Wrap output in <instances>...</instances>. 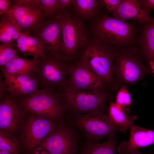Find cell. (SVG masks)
I'll return each mask as SVG.
<instances>
[{"label": "cell", "instance_id": "cell-1", "mask_svg": "<svg viewBox=\"0 0 154 154\" xmlns=\"http://www.w3.org/2000/svg\"><path fill=\"white\" fill-rule=\"evenodd\" d=\"M141 23L124 21L102 10L93 20L89 32L91 37L105 44L119 48L136 45Z\"/></svg>", "mask_w": 154, "mask_h": 154}, {"label": "cell", "instance_id": "cell-2", "mask_svg": "<svg viewBox=\"0 0 154 154\" xmlns=\"http://www.w3.org/2000/svg\"><path fill=\"white\" fill-rule=\"evenodd\" d=\"M148 66L136 45L118 48L113 66L114 91L122 86L133 85L151 73Z\"/></svg>", "mask_w": 154, "mask_h": 154}, {"label": "cell", "instance_id": "cell-3", "mask_svg": "<svg viewBox=\"0 0 154 154\" xmlns=\"http://www.w3.org/2000/svg\"><path fill=\"white\" fill-rule=\"evenodd\" d=\"M118 48L104 44L90 36L80 50L77 59L102 77L114 92L113 66Z\"/></svg>", "mask_w": 154, "mask_h": 154}, {"label": "cell", "instance_id": "cell-4", "mask_svg": "<svg viewBox=\"0 0 154 154\" xmlns=\"http://www.w3.org/2000/svg\"><path fill=\"white\" fill-rule=\"evenodd\" d=\"M110 90L95 91L74 90L66 87L60 92L66 109L76 114L102 112L107 109L106 104L112 100Z\"/></svg>", "mask_w": 154, "mask_h": 154}, {"label": "cell", "instance_id": "cell-5", "mask_svg": "<svg viewBox=\"0 0 154 154\" xmlns=\"http://www.w3.org/2000/svg\"><path fill=\"white\" fill-rule=\"evenodd\" d=\"M59 17L61 24L64 59L71 62L77 59L80 50L88 40L90 35L83 20L72 15L68 10Z\"/></svg>", "mask_w": 154, "mask_h": 154}, {"label": "cell", "instance_id": "cell-6", "mask_svg": "<svg viewBox=\"0 0 154 154\" xmlns=\"http://www.w3.org/2000/svg\"><path fill=\"white\" fill-rule=\"evenodd\" d=\"M19 106L26 112L49 118L61 116L66 109L60 93L42 88L32 94L18 97Z\"/></svg>", "mask_w": 154, "mask_h": 154}, {"label": "cell", "instance_id": "cell-7", "mask_svg": "<svg viewBox=\"0 0 154 154\" xmlns=\"http://www.w3.org/2000/svg\"><path fill=\"white\" fill-rule=\"evenodd\" d=\"M39 59L35 72L38 86L59 92L67 86L70 62L48 54Z\"/></svg>", "mask_w": 154, "mask_h": 154}, {"label": "cell", "instance_id": "cell-8", "mask_svg": "<svg viewBox=\"0 0 154 154\" xmlns=\"http://www.w3.org/2000/svg\"><path fill=\"white\" fill-rule=\"evenodd\" d=\"M61 30V20L59 17H57L47 20L41 19L28 33L38 40L42 47L44 54H51L64 59Z\"/></svg>", "mask_w": 154, "mask_h": 154}, {"label": "cell", "instance_id": "cell-9", "mask_svg": "<svg viewBox=\"0 0 154 154\" xmlns=\"http://www.w3.org/2000/svg\"><path fill=\"white\" fill-rule=\"evenodd\" d=\"M75 125L89 140H97L115 134L119 128L102 112L74 114Z\"/></svg>", "mask_w": 154, "mask_h": 154}, {"label": "cell", "instance_id": "cell-10", "mask_svg": "<svg viewBox=\"0 0 154 154\" xmlns=\"http://www.w3.org/2000/svg\"><path fill=\"white\" fill-rule=\"evenodd\" d=\"M66 87L74 90L112 91L102 77L78 59L69 63Z\"/></svg>", "mask_w": 154, "mask_h": 154}, {"label": "cell", "instance_id": "cell-11", "mask_svg": "<svg viewBox=\"0 0 154 154\" xmlns=\"http://www.w3.org/2000/svg\"><path fill=\"white\" fill-rule=\"evenodd\" d=\"M37 147L53 154H75L77 139L72 129L67 126L56 127Z\"/></svg>", "mask_w": 154, "mask_h": 154}, {"label": "cell", "instance_id": "cell-12", "mask_svg": "<svg viewBox=\"0 0 154 154\" xmlns=\"http://www.w3.org/2000/svg\"><path fill=\"white\" fill-rule=\"evenodd\" d=\"M33 114L24 127L23 142L25 149L31 151L56 127L50 119Z\"/></svg>", "mask_w": 154, "mask_h": 154}, {"label": "cell", "instance_id": "cell-13", "mask_svg": "<svg viewBox=\"0 0 154 154\" xmlns=\"http://www.w3.org/2000/svg\"><path fill=\"white\" fill-rule=\"evenodd\" d=\"M11 1L13 7L7 12L13 16L23 33H28L38 22L43 19L38 0Z\"/></svg>", "mask_w": 154, "mask_h": 154}, {"label": "cell", "instance_id": "cell-14", "mask_svg": "<svg viewBox=\"0 0 154 154\" xmlns=\"http://www.w3.org/2000/svg\"><path fill=\"white\" fill-rule=\"evenodd\" d=\"M25 110L9 96L0 103V131L13 134L19 128Z\"/></svg>", "mask_w": 154, "mask_h": 154}, {"label": "cell", "instance_id": "cell-15", "mask_svg": "<svg viewBox=\"0 0 154 154\" xmlns=\"http://www.w3.org/2000/svg\"><path fill=\"white\" fill-rule=\"evenodd\" d=\"M2 74L7 86L9 96L13 98L32 94L39 90L36 77L23 74Z\"/></svg>", "mask_w": 154, "mask_h": 154}, {"label": "cell", "instance_id": "cell-16", "mask_svg": "<svg viewBox=\"0 0 154 154\" xmlns=\"http://www.w3.org/2000/svg\"><path fill=\"white\" fill-rule=\"evenodd\" d=\"M129 138L127 142L123 141L117 147L120 154H127L140 147L154 144V131L132 124L129 127Z\"/></svg>", "mask_w": 154, "mask_h": 154}, {"label": "cell", "instance_id": "cell-17", "mask_svg": "<svg viewBox=\"0 0 154 154\" xmlns=\"http://www.w3.org/2000/svg\"><path fill=\"white\" fill-rule=\"evenodd\" d=\"M136 45L148 65L151 62L154 63V17L141 23Z\"/></svg>", "mask_w": 154, "mask_h": 154}, {"label": "cell", "instance_id": "cell-18", "mask_svg": "<svg viewBox=\"0 0 154 154\" xmlns=\"http://www.w3.org/2000/svg\"><path fill=\"white\" fill-rule=\"evenodd\" d=\"M113 17L121 20L137 21L143 23L150 20L152 17L141 7L139 0H122Z\"/></svg>", "mask_w": 154, "mask_h": 154}, {"label": "cell", "instance_id": "cell-19", "mask_svg": "<svg viewBox=\"0 0 154 154\" xmlns=\"http://www.w3.org/2000/svg\"><path fill=\"white\" fill-rule=\"evenodd\" d=\"M108 110V115L111 121L119 128V131L125 133L137 118V116L129 115V109L119 106L112 100L110 101Z\"/></svg>", "mask_w": 154, "mask_h": 154}, {"label": "cell", "instance_id": "cell-20", "mask_svg": "<svg viewBox=\"0 0 154 154\" xmlns=\"http://www.w3.org/2000/svg\"><path fill=\"white\" fill-rule=\"evenodd\" d=\"M39 59V58L30 59L17 57L1 67V70L2 73L31 76L33 72H35L37 64Z\"/></svg>", "mask_w": 154, "mask_h": 154}, {"label": "cell", "instance_id": "cell-21", "mask_svg": "<svg viewBox=\"0 0 154 154\" xmlns=\"http://www.w3.org/2000/svg\"><path fill=\"white\" fill-rule=\"evenodd\" d=\"M18 50L25 57L27 55L37 59L44 55L43 48L38 40L29 33H23L15 41Z\"/></svg>", "mask_w": 154, "mask_h": 154}, {"label": "cell", "instance_id": "cell-22", "mask_svg": "<svg viewBox=\"0 0 154 154\" xmlns=\"http://www.w3.org/2000/svg\"><path fill=\"white\" fill-rule=\"evenodd\" d=\"M1 16L0 42L16 41L23 33L19 26L13 16L8 12Z\"/></svg>", "mask_w": 154, "mask_h": 154}, {"label": "cell", "instance_id": "cell-23", "mask_svg": "<svg viewBox=\"0 0 154 154\" xmlns=\"http://www.w3.org/2000/svg\"><path fill=\"white\" fill-rule=\"evenodd\" d=\"M72 5L77 16L82 19H93L103 7L99 0H73Z\"/></svg>", "mask_w": 154, "mask_h": 154}, {"label": "cell", "instance_id": "cell-24", "mask_svg": "<svg viewBox=\"0 0 154 154\" xmlns=\"http://www.w3.org/2000/svg\"><path fill=\"white\" fill-rule=\"evenodd\" d=\"M117 142V137L115 134L102 143L89 140L81 154H115Z\"/></svg>", "mask_w": 154, "mask_h": 154}, {"label": "cell", "instance_id": "cell-25", "mask_svg": "<svg viewBox=\"0 0 154 154\" xmlns=\"http://www.w3.org/2000/svg\"><path fill=\"white\" fill-rule=\"evenodd\" d=\"M0 150L11 154H19L18 142L13 134L0 131Z\"/></svg>", "mask_w": 154, "mask_h": 154}, {"label": "cell", "instance_id": "cell-26", "mask_svg": "<svg viewBox=\"0 0 154 154\" xmlns=\"http://www.w3.org/2000/svg\"><path fill=\"white\" fill-rule=\"evenodd\" d=\"M15 41L2 43L0 45V66H4L19 54L15 48Z\"/></svg>", "mask_w": 154, "mask_h": 154}, {"label": "cell", "instance_id": "cell-27", "mask_svg": "<svg viewBox=\"0 0 154 154\" xmlns=\"http://www.w3.org/2000/svg\"><path fill=\"white\" fill-rule=\"evenodd\" d=\"M43 19L47 20L58 17L57 0H38Z\"/></svg>", "mask_w": 154, "mask_h": 154}, {"label": "cell", "instance_id": "cell-28", "mask_svg": "<svg viewBox=\"0 0 154 154\" xmlns=\"http://www.w3.org/2000/svg\"><path fill=\"white\" fill-rule=\"evenodd\" d=\"M127 86H121L117 91L116 96L115 103L123 108L130 106L132 103V100Z\"/></svg>", "mask_w": 154, "mask_h": 154}, {"label": "cell", "instance_id": "cell-29", "mask_svg": "<svg viewBox=\"0 0 154 154\" xmlns=\"http://www.w3.org/2000/svg\"><path fill=\"white\" fill-rule=\"evenodd\" d=\"M107 11L112 15L117 9L122 0H99Z\"/></svg>", "mask_w": 154, "mask_h": 154}, {"label": "cell", "instance_id": "cell-30", "mask_svg": "<svg viewBox=\"0 0 154 154\" xmlns=\"http://www.w3.org/2000/svg\"><path fill=\"white\" fill-rule=\"evenodd\" d=\"M73 0H57L58 18L72 5Z\"/></svg>", "mask_w": 154, "mask_h": 154}, {"label": "cell", "instance_id": "cell-31", "mask_svg": "<svg viewBox=\"0 0 154 154\" xmlns=\"http://www.w3.org/2000/svg\"><path fill=\"white\" fill-rule=\"evenodd\" d=\"M139 3L141 8L149 14L154 9V0H139Z\"/></svg>", "mask_w": 154, "mask_h": 154}, {"label": "cell", "instance_id": "cell-32", "mask_svg": "<svg viewBox=\"0 0 154 154\" xmlns=\"http://www.w3.org/2000/svg\"><path fill=\"white\" fill-rule=\"evenodd\" d=\"M2 75L0 77V100L9 96L7 86L5 78H3Z\"/></svg>", "mask_w": 154, "mask_h": 154}, {"label": "cell", "instance_id": "cell-33", "mask_svg": "<svg viewBox=\"0 0 154 154\" xmlns=\"http://www.w3.org/2000/svg\"><path fill=\"white\" fill-rule=\"evenodd\" d=\"M13 7L11 1L0 0V15L7 12Z\"/></svg>", "mask_w": 154, "mask_h": 154}, {"label": "cell", "instance_id": "cell-34", "mask_svg": "<svg viewBox=\"0 0 154 154\" xmlns=\"http://www.w3.org/2000/svg\"><path fill=\"white\" fill-rule=\"evenodd\" d=\"M32 154H53L40 147H36L32 151Z\"/></svg>", "mask_w": 154, "mask_h": 154}, {"label": "cell", "instance_id": "cell-35", "mask_svg": "<svg viewBox=\"0 0 154 154\" xmlns=\"http://www.w3.org/2000/svg\"><path fill=\"white\" fill-rule=\"evenodd\" d=\"M127 154H142L140 153L138 149H136L130 152Z\"/></svg>", "mask_w": 154, "mask_h": 154}, {"label": "cell", "instance_id": "cell-36", "mask_svg": "<svg viewBox=\"0 0 154 154\" xmlns=\"http://www.w3.org/2000/svg\"><path fill=\"white\" fill-rule=\"evenodd\" d=\"M0 154H11L6 151H0Z\"/></svg>", "mask_w": 154, "mask_h": 154}]
</instances>
